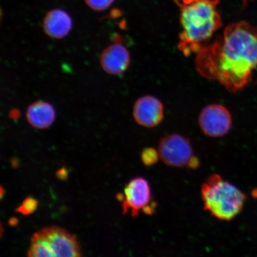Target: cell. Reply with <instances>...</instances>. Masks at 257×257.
Segmentation results:
<instances>
[{
  "label": "cell",
  "instance_id": "cell-1",
  "mask_svg": "<svg viewBox=\"0 0 257 257\" xmlns=\"http://www.w3.org/2000/svg\"><path fill=\"white\" fill-rule=\"evenodd\" d=\"M195 66L204 78L218 81L232 94L240 91L257 67V27L245 21L228 25L197 54Z\"/></svg>",
  "mask_w": 257,
  "mask_h": 257
},
{
  "label": "cell",
  "instance_id": "cell-2",
  "mask_svg": "<svg viewBox=\"0 0 257 257\" xmlns=\"http://www.w3.org/2000/svg\"><path fill=\"white\" fill-rule=\"evenodd\" d=\"M218 3L219 0H200L189 5L178 2L182 28L178 47L185 56L200 52L222 26Z\"/></svg>",
  "mask_w": 257,
  "mask_h": 257
},
{
  "label": "cell",
  "instance_id": "cell-3",
  "mask_svg": "<svg viewBox=\"0 0 257 257\" xmlns=\"http://www.w3.org/2000/svg\"><path fill=\"white\" fill-rule=\"evenodd\" d=\"M204 209L218 220L230 221L242 211L246 196L235 186L214 174L202 185Z\"/></svg>",
  "mask_w": 257,
  "mask_h": 257
},
{
  "label": "cell",
  "instance_id": "cell-4",
  "mask_svg": "<svg viewBox=\"0 0 257 257\" xmlns=\"http://www.w3.org/2000/svg\"><path fill=\"white\" fill-rule=\"evenodd\" d=\"M158 152L163 162L173 168H188L194 157L190 141L177 134L163 137L160 141Z\"/></svg>",
  "mask_w": 257,
  "mask_h": 257
},
{
  "label": "cell",
  "instance_id": "cell-5",
  "mask_svg": "<svg viewBox=\"0 0 257 257\" xmlns=\"http://www.w3.org/2000/svg\"><path fill=\"white\" fill-rule=\"evenodd\" d=\"M32 238L43 240L55 256H80V247L75 236L63 228L51 226L33 234Z\"/></svg>",
  "mask_w": 257,
  "mask_h": 257
},
{
  "label": "cell",
  "instance_id": "cell-6",
  "mask_svg": "<svg viewBox=\"0 0 257 257\" xmlns=\"http://www.w3.org/2000/svg\"><path fill=\"white\" fill-rule=\"evenodd\" d=\"M202 133L211 138L222 137L232 127V118L230 112L224 106L211 104L202 109L198 118Z\"/></svg>",
  "mask_w": 257,
  "mask_h": 257
},
{
  "label": "cell",
  "instance_id": "cell-7",
  "mask_svg": "<svg viewBox=\"0 0 257 257\" xmlns=\"http://www.w3.org/2000/svg\"><path fill=\"white\" fill-rule=\"evenodd\" d=\"M152 190L149 182L141 177L134 178L128 183L124 189L122 198V210L126 214L131 212V216L137 217L141 211L152 203Z\"/></svg>",
  "mask_w": 257,
  "mask_h": 257
},
{
  "label": "cell",
  "instance_id": "cell-8",
  "mask_svg": "<svg viewBox=\"0 0 257 257\" xmlns=\"http://www.w3.org/2000/svg\"><path fill=\"white\" fill-rule=\"evenodd\" d=\"M133 116L138 124L145 127H154L162 122L164 107L159 99L146 95L137 99L134 106Z\"/></svg>",
  "mask_w": 257,
  "mask_h": 257
},
{
  "label": "cell",
  "instance_id": "cell-9",
  "mask_svg": "<svg viewBox=\"0 0 257 257\" xmlns=\"http://www.w3.org/2000/svg\"><path fill=\"white\" fill-rule=\"evenodd\" d=\"M99 62L102 69L109 75H120L130 67V54L121 42H113L102 51Z\"/></svg>",
  "mask_w": 257,
  "mask_h": 257
},
{
  "label": "cell",
  "instance_id": "cell-10",
  "mask_svg": "<svg viewBox=\"0 0 257 257\" xmlns=\"http://www.w3.org/2000/svg\"><path fill=\"white\" fill-rule=\"evenodd\" d=\"M73 28L71 16L64 10H51L43 19L44 33L53 39L61 40L68 36Z\"/></svg>",
  "mask_w": 257,
  "mask_h": 257
},
{
  "label": "cell",
  "instance_id": "cell-11",
  "mask_svg": "<svg viewBox=\"0 0 257 257\" xmlns=\"http://www.w3.org/2000/svg\"><path fill=\"white\" fill-rule=\"evenodd\" d=\"M26 117L31 126L38 130H44L53 124L56 111L50 102L38 100L28 106Z\"/></svg>",
  "mask_w": 257,
  "mask_h": 257
},
{
  "label": "cell",
  "instance_id": "cell-12",
  "mask_svg": "<svg viewBox=\"0 0 257 257\" xmlns=\"http://www.w3.org/2000/svg\"><path fill=\"white\" fill-rule=\"evenodd\" d=\"M31 245L27 254L31 257H50L55 256L52 250L43 240L32 238Z\"/></svg>",
  "mask_w": 257,
  "mask_h": 257
},
{
  "label": "cell",
  "instance_id": "cell-13",
  "mask_svg": "<svg viewBox=\"0 0 257 257\" xmlns=\"http://www.w3.org/2000/svg\"><path fill=\"white\" fill-rule=\"evenodd\" d=\"M38 206V202L35 198L28 197L25 198L22 204L16 208V211L18 213L28 216L33 214L36 211Z\"/></svg>",
  "mask_w": 257,
  "mask_h": 257
},
{
  "label": "cell",
  "instance_id": "cell-14",
  "mask_svg": "<svg viewBox=\"0 0 257 257\" xmlns=\"http://www.w3.org/2000/svg\"><path fill=\"white\" fill-rule=\"evenodd\" d=\"M141 158L144 165L152 166L158 162L160 156L158 151L153 148H147L141 153Z\"/></svg>",
  "mask_w": 257,
  "mask_h": 257
},
{
  "label": "cell",
  "instance_id": "cell-15",
  "mask_svg": "<svg viewBox=\"0 0 257 257\" xmlns=\"http://www.w3.org/2000/svg\"><path fill=\"white\" fill-rule=\"evenodd\" d=\"M90 9L96 12L104 11L110 7L114 0H85Z\"/></svg>",
  "mask_w": 257,
  "mask_h": 257
},
{
  "label": "cell",
  "instance_id": "cell-16",
  "mask_svg": "<svg viewBox=\"0 0 257 257\" xmlns=\"http://www.w3.org/2000/svg\"><path fill=\"white\" fill-rule=\"evenodd\" d=\"M56 176L57 178L60 180H65L67 179V176H68V172H67L66 168H61L60 170H58Z\"/></svg>",
  "mask_w": 257,
  "mask_h": 257
},
{
  "label": "cell",
  "instance_id": "cell-17",
  "mask_svg": "<svg viewBox=\"0 0 257 257\" xmlns=\"http://www.w3.org/2000/svg\"><path fill=\"white\" fill-rule=\"evenodd\" d=\"M20 112L18 110H13L10 112V116L12 119H18L19 116H20Z\"/></svg>",
  "mask_w": 257,
  "mask_h": 257
},
{
  "label": "cell",
  "instance_id": "cell-18",
  "mask_svg": "<svg viewBox=\"0 0 257 257\" xmlns=\"http://www.w3.org/2000/svg\"><path fill=\"white\" fill-rule=\"evenodd\" d=\"M200 0H182L183 3L185 5L191 4V3L197 2Z\"/></svg>",
  "mask_w": 257,
  "mask_h": 257
},
{
  "label": "cell",
  "instance_id": "cell-19",
  "mask_svg": "<svg viewBox=\"0 0 257 257\" xmlns=\"http://www.w3.org/2000/svg\"><path fill=\"white\" fill-rule=\"evenodd\" d=\"M18 223V220L16 218H11V220H10V224L11 225H16V224Z\"/></svg>",
  "mask_w": 257,
  "mask_h": 257
},
{
  "label": "cell",
  "instance_id": "cell-20",
  "mask_svg": "<svg viewBox=\"0 0 257 257\" xmlns=\"http://www.w3.org/2000/svg\"><path fill=\"white\" fill-rule=\"evenodd\" d=\"M252 195L255 196V197H257V188L255 189V190L253 191Z\"/></svg>",
  "mask_w": 257,
  "mask_h": 257
}]
</instances>
